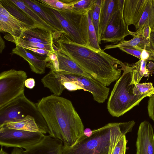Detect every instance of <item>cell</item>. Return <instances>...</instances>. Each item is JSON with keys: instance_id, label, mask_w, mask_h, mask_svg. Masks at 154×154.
Instances as JSON below:
<instances>
[{"instance_id": "obj_1", "label": "cell", "mask_w": 154, "mask_h": 154, "mask_svg": "<svg viewBox=\"0 0 154 154\" xmlns=\"http://www.w3.org/2000/svg\"><path fill=\"white\" fill-rule=\"evenodd\" d=\"M59 51L69 57L94 79L106 86L118 80L126 63L103 50L75 43L65 34L54 39Z\"/></svg>"}, {"instance_id": "obj_2", "label": "cell", "mask_w": 154, "mask_h": 154, "mask_svg": "<svg viewBox=\"0 0 154 154\" xmlns=\"http://www.w3.org/2000/svg\"><path fill=\"white\" fill-rule=\"evenodd\" d=\"M36 103L49 135L61 140L64 146H72L83 135V124L70 100L53 94L42 97Z\"/></svg>"}, {"instance_id": "obj_3", "label": "cell", "mask_w": 154, "mask_h": 154, "mask_svg": "<svg viewBox=\"0 0 154 154\" xmlns=\"http://www.w3.org/2000/svg\"><path fill=\"white\" fill-rule=\"evenodd\" d=\"M134 126L130 121L109 123L93 130L86 128L72 146H63V154H112L119 140Z\"/></svg>"}, {"instance_id": "obj_4", "label": "cell", "mask_w": 154, "mask_h": 154, "mask_svg": "<svg viewBox=\"0 0 154 154\" xmlns=\"http://www.w3.org/2000/svg\"><path fill=\"white\" fill-rule=\"evenodd\" d=\"M133 67L126 63L123 72L116 81L112 91L107 103V109L113 117H119L139 105L145 95H135L131 84Z\"/></svg>"}, {"instance_id": "obj_5", "label": "cell", "mask_w": 154, "mask_h": 154, "mask_svg": "<svg viewBox=\"0 0 154 154\" xmlns=\"http://www.w3.org/2000/svg\"><path fill=\"white\" fill-rule=\"evenodd\" d=\"M43 3L58 20L64 34L70 39L75 43L89 46L88 15L91 9L62 10Z\"/></svg>"}, {"instance_id": "obj_6", "label": "cell", "mask_w": 154, "mask_h": 154, "mask_svg": "<svg viewBox=\"0 0 154 154\" xmlns=\"http://www.w3.org/2000/svg\"><path fill=\"white\" fill-rule=\"evenodd\" d=\"M28 116L35 119L40 127L46 133L48 130L45 120L37 105L23 93L0 108V127L9 122H16Z\"/></svg>"}, {"instance_id": "obj_7", "label": "cell", "mask_w": 154, "mask_h": 154, "mask_svg": "<svg viewBox=\"0 0 154 154\" xmlns=\"http://www.w3.org/2000/svg\"><path fill=\"white\" fill-rule=\"evenodd\" d=\"M62 85L69 91L83 89L92 95L94 100L103 103L107 98L109 88L93 78L82 75L58 73Z\"/></svg>"}, {"instance_id": "obj_8", "label": "cell", "mask_w": 154, "mask_h": 154, "mask_svg": "<svg viewBox=\"0 0 154 154\" xmlns=\"http://www.w3.org/2000/svg\"><path fill=\"white\" fill-rule=\"evenodd\" d=\"M27 74L11 69L0 74V108L24 93Z\"/></svg>"}, {"instance_id": "obj_9", "label": "cell", "mask_w": 154, "mask_h": 154, "mask_svg": "<svg viewBox=\"0 0 154 154\" xmlns=\"http://www.w3.org/2000/svg\"><path fill=\"white\" fill-rule=\"evenodd\" d=\"M45 136L41 133L10 129L2 126L0 127V144L2 147L26 150L40 142Z\"/></svg>"}, {"instance_id": "obj_10", "label": "cell", "mask_w": 154, "mask_h": 154, "mask_svg": "<svg viewBox=\"0 0 154 154\" xmlns=\"http://www.w3.org/2000/svg\"><path fill=\"white\" fill-rule=\"evenodd\" d=\"M54 39L52 31L35 26L24 30L14 43L54 52Z\"/></svg>"}, {"instance_id": "obj_11", "label": "cell", "mask_w": 154, "mask_h": 154, "mask_svg": "<svg viewBox=\"0 0 154 154\" xmlns=\"http://www.w3.org/2000/svg\"><path fill=\"white\" fill-rule=\"evenodd\" d=\"M123 9H119L112 15L101 38V41L116 45L125 40V38L132 35L124 20Z\"/></svg>"}, {"instance_id": "obj_12", "label": "cell", "mask_w": 154, "mask_h": 154, "mask_svg": "<svg viewBox=\"0 0 154 154\" xmlns=\"http://www.w3.org/2000/svg\"><path fill=\"white\" fill-rule=\"evenodd\" d=\"M29 28L10 14L0 3V31L9 34L8 40L15 43L23 31Z\"/></svg>"}, {"instance_id": "obj_13", "label": "cell", "mask_w": 154, "mask_h": 154, "mask_svg": "<svg viewBox=\"0 0 154 154\" xmlns=\"http://www.w3.org/2000/svg\"><path fill=\"white\" fill-rule=\"evenodd\" d=\"M136 154H154V134L152 125L144 121L140 124L136 142Z\"/></svg>"}, {"instance_id": "obj_14", "label": "cell", "mask_w": 154, "mask_h": 154, "mask_svg": "<svg viewBox=\"0 0 154 154\" xmlns=\"http://www.w3.org/2000/svg\"><path fill=\"white\" fill-rule=\"evenodd\" d=\"M124 0H101L99 21V44L113 14L119 10L123 9Z\"/></svg>"}, {"instance_id": "obj_15", "label": "cell", "mask_w": 154, "mask_h": 154, "mask_svg": "<svg viewBox=\"0 0 154 154\" xmlns=\"http://www.w3.org/2000/svg\"><path fill=\"white\" fill-rule=\"evenodd\" d=\"M63 144L60 140L45 135L39 142L27 149L23 154H63Z\"/></svg>"}, {"instance_id": "obj_16", "label": "cell", "mask_w": 154, "mask_h": 154, "mask_svg": "<svg viewBox=\"0 0 154 154\" xmlns=\"http://www.w3.org/2000/svg\"><path fill=\"white\" fill-rule=\"evenodd\" d=\"M148 0H124L123 14L127 25L135 26L139 21Z\"/></svg>"}, {"instance_id": "obj_17", "label": "cell", "mask_w": 154, "mask_h": 154, "mask_svg": "<svg viewBox=\"0 0 154 154\" xmlns=\"http://www.w3.org/2000/svg\"><path fill=\"white\" fill-rule=\"evenodd\" d=\"M36 12L47 23L57 31L64 33L59 21L48 9L45 4L39 0H22Z\"/></svg>"}, {"instance_id": "obj_18", "label": "cell", "mask_w": 154, "mask_h": 154, "mask_svg": "<svg viewBox=\"0 0 154 154\" xmlns=\"http://www.w3.org/2000/svg\"><path fill=\"white\" fill-rule=\"evenodd\" d=\"M11 53L21 57L27 61L33 72L39 75L45 73L47 63L45 58L44 59H39L18 45H16L12 49Z\"/></svg>"}, {"instance_id": "obj_19", "label": "cell", "mask_w": 154, "mask_h": 154, "mask_svg": "<svg viewBox=\"0 0 154 154\" xmlns=\"http://www.w3.org/2000/svg\"><path fill=\"white\" fill-rule=\"evenodd\" d=\"M55 52L59 63V71L57 73L80 75L93 78L69 57L59 51Z\"/></svg>"}, {"instance_id": "obj_20", "label": "cell", "mask_w": 154, "mask_h": 154, "mask_svg": "<svg viewBox=\"0 0 154 154\" xmlns=\"http://www.w3.org/2000/svg\"><path fill=\"white\" fill-rule=\"evenodd\" d=\"M2 126H5L10 129L39 132L45 134H46L40 127L35 119L31 116H28L17 121L7 122L0 127Z\"/></svg>"}, {"instance_id": "obj_21", "label": "cell", "mask_w": 154, "mask_h": 154, "mask_svg": "<svg viewBox=\"0 0 154 154\" xmlns=\"http://www.w3.org/2000/svg\"><path fill=\"white\" fill-rule=\"evenodd\" d=\"M11 1L24 11L26 15L32 20L35 25L51 31L53 32V34L58 32L47 23L36 12L22 0H11Z\"/></svg>"}, {"instance_id": "obj_22", "label": "cell", "mask_w": 154, "mask_h": 154, "mask_svg": "<svg viewBox=\"0 0 154 154\" xmlns=\"http://www.w3.org/2000/svg\"><path fill=\"white\" fill-rule=\"evenodd\" d=\"M0 3L10 14L19 20L27 24L30 28L37 26L24 11L11 0H0Z\"/></svg>"}, {"instance_id": "obj_23", "label": "cell", "mask_w": 154, "mask_h": 154, "mask_svg": "<svg viewBox=\"0 0 154 154\" xmlns=\"http://www.w3.org/2000/svg\"><path fill=\"white\" fill-rule=\"evenodd\" d=\"M146 26H149L152 31H154V5L153 0H148L139 21L135 26V32H140Z\"/></svg>"}, {"instance_id": "obj_24", "label": "cell", "mask_w": 154, "mask_h": 154, "mask_svg": "<svg viewBox=\"0 0 154 154\" xmlns=\"http://www.w3.org/2000/svg\"><path fill=\"white\" fill-rule=\"evenodd\" d=\"M132 39L128 40H125L120 42L116 45H106L103 50L123 47H133L137 49H144L146 48L147 51H149L150 49V42L145 39L142 36L133 37Z\"/></svg>"}, {"instance_id": "obj_25", "label": "cell", "mask_w": 154, "mask_h": 154, "mask_svg": "<svg viewBox=\"0 0 154 154\" xmlns=\"http://www.w3.org/2000/svg\"><path fill=\"white\" fill-rule=\"evenodd\" d=\"M149 61L140 60L135 63L132 64L133 69L131 84L139 83L143 76L147 77L149 75L146 67Z\"/></svg>"}, {"instance_id": "obj_26", "label": "cell", "mask_w": 154, "mask_h": 154, "mask_svg": "<svg viewBox=\"0 0 154 154\" xmlns=\"http://www.w3.org/2000/svg\"><path fill=\"white\" fill-rule=\"evenodd\" d=\"M133 91L135 95L144 94L149 97L154 94V87L151 82L138 83L135 84Z\"/></svg>"}, {"instance_id": "obj_27", "label": "cell", "mask_w": 154, "mask_h": 154, "mask_svg": "<svg viewBox=\"0 0 154 154\" xmlns=\"http://www.w3.org/2000/svg\"><path fill=\"white\" fill-rule=\"evenodd\" d=\"M88 18L89 46L97 49H101L98 42L97 33L92 22L90 11L88 13Z\"/></svg>"}, {"instance_id": "obj_28", "label": "cell", "mask_w": 154, "mask_h": 154, "mask_svg": "<svg viewBox=\"0 0 154 154\" xmlns=\"http://www.w3.org/2000/svg\"><path fill=\"white\" fill-rule=\"evenodd\" d=\"M101 0H95L90 11L92 23L95 28L98 38L99 32V21Z\"/></svg>"}, {"instance_id": "obj_29", "label": "cell", "mask_w": 154, "mask_h": 154, "mask_svg": "<svg viewBox=\"0 0 154 154\" xmlns=\"http://www.w3.org/2000/svg\"><path fill=\"white\" fill-rule=\"evenodd\" d=\"M48 6L62 10H70L73 9L72 5L69 4L68 0H40Z\"/></svg>"}, {"instance_id": "obj_30", "label": "cell", "mask_w": 154, "mask_h": 154, "mask_svg": "<svg viewBox=\"0 0 154 154\" xmlns=\"http://www.w3.org/2000/svg\"><path fill=\"white\" fill-rule=\"evenodd\" d=\"M95 0H74L72 5L73 9H91Z\"/></svg>"}, {"instance_id": "obj_31", "label": "cell", "mask_w": 154, "mask_h": 154, "mask_svg": "<svg viewBox=\"0 0 154 154\" xmlns=\"http://www.w3.org/2000/svg\"><path fill=\"white\" fill-rule=\"evenodd\" d=\"M127 143L126 136L124 135L117 143L112 154H125Z\"/></svg>"}, {"instance_id": "obj_32", "label": "cell", "mask_w": 154, "mask_h": 154, "mask_svg": "<svg viewBox=\"0 0 154 154\" xmlns=\"http://www.w3.org/2000/svg\"><path fill=\"white\" fill-rule=\"evenodd\" d=\"M119 49L127 54L136 57L139 60L141 59L140 55L142 51L133 47H123L120 48Z\"/></svg>"}, {"instance_id": "obj_33", "label": "cell", "mask_w": 154, "mask_h": 154, "mask_svg": "<svg viewBox=\"0 0 154 154\" xmlns=\"http://www.w3.org/2000/svg\"><path fill=\"white\" fill-rule=\"evenodd\" d=\"M17 45H18L26 49L30 50L36 53L41 55H46V56L48 55L51 52L44 49L30 47L20 44Z\"/></svg>"}, {"instance_id": "obj_34", "label": "cell", "mask_w": 154, "mask_h": 154, "mask_svg": "<svg viewBox=\"0 0 154 154\" xmlns=\"http://www.w3.org/2000/svg\"><path fill=\"white\" fill-rule=\"evenodd\" d=\"M147 109L149 117L154 122V94L149 97L148 101Z\"/></svg>"}, {"instance_id": "obj_35", "label": "cell", "mask_w": 154, "mask_h": 154, "mask_svg": "<svg viewBox=\"0 0 154 154\" xmlns=\"http://www.w3.org/2000/svg\"><path fill=\"white\" fill-rule=\"evenodd\" d=\"M152 29L149 26L144 27L139 34V35L144 38L145 39L149 40Z\"/></svg>"}, {"instance_id": "obj_36", "label": "cell", "mask_w": 154, "mask_h": 154, "mask_svg": "<svg viewBox=\"0 0 154 154\" xmlns=\"http://www.w3.org/2000/svg\"><path fill=\"white\" fill-rule=\"evenodd\" d=\"M152 57V54L150 51H147L146 48L143 49L140 55V60L149 61L151 60Z\"/></svg>"}, {"instance_id": "obj_37", "label": "cell", "mask_w": 154, "mask_h": 154, "mask_svg": "<svg viewBox=\"0 0 154 154\" xmlns=\"http://www.w3.org/2000/svg\"><path fill=\"white\" fill-rule=\"evenodd\" d=\"M35 85V81L34 79L29 78L27 79L25 82V86L30 89H32Z\"/></svg>"}, {"instance_id": "obj_38", "label": "cell", "mask_w": 154, "mask_h": 154, "mask_svg": "<svg viewBox=\"0 0 154 154\" xmlns=\"http://www.w3.org/2000/svg\"><path fill=\"white\" fill-rule=\"evenodd\" d=\"M149 41L150 50L154 51V31H152L151 32Z\"/></svg>"}, {"instance_id": "obj_39", "label": "cell", "mask_w": 154, "mask_h": 154, "mask_svg": "<svg viewBox=\"0 0 154 154\" xmlns=\"http://www.w3.org/2000/svg\"><path fill=\"white\" fill-rule=\"evenodd\" d=\"M146 67L149 75L151 74L154 71V62L151 61H149Z\"/></svg>"}, {"instance_id": "obj_40", "label": "cell", "mask_w": 154, "mask_h": 154, "mask_svg": "<svg viewBox=\"0 0 154 154\" xmlns=\"http://www.w3.org/2000/svg\"><path fill=\"white\" fill-rule=\"evenodd\" d=\"M23 150L18 148H14L10 154H23Z\"/></svg>"}, {"instance_id": "obj_41", "label": "cell", "mask_w": 154, "mask_h": 154, "mask_svg": "<svg viewBox=\"0 0 154 154\" xmlns=\"http://www.w3.org/2000/svg\"><path fill=\"white\" fill-rule=\"evenodd\" d=\"M5 48V42L0 35V53L1 54Z\"/></svg>"}, {"instance_id": "obj_42", "label": "cell", "mask_w": 154, "mask_h": 154, "mask_svg": "<svg viewBox=\"0 0 154 154\" xmlns=\"http://www.w3.org/2000/svg\"><path fill=\"white\" fill-rule=\"evenodd\" d=\"M0 154H8L7 152L4 151L2 149V147H1V149L0 151Z\"/></svg>"}, {"instance_id": "obj_43", "label": "cell", "mask_w": 154, "mask_h": 154, "mask_svg": "<svg viewBox=\"0 0 154 154\" xmlns=\"http://www.w3.org/2000/svg\"><path fill=\"white\" fill-rule=\"evenodd\" d=\"M150 51L151 52L152 54V57L150 60H154V51L152 50H150Z\"/></svg>"}, {"instance_id": "obj_44", "label": "cell", "mask_w": 154, "mask_h": 154, "mask_svg": "<svg viewBox=\"0 0 154 154\" xmlns=\"http://www.w3.org/2000/svg\"><path fill=\"white\" fill-rule=\"evenodd\" d=\"M153 4L154 5V0H153Z\"/></svg>"}]
</instances>
